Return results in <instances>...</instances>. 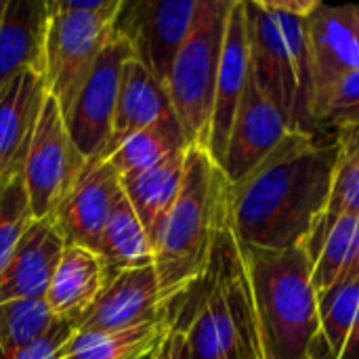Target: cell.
<instances>
[{
    "mask_svg": "<svg viewBox=\"0 0 359 359\" xmlns=\"http://www.w3.org/2000/svg\"><path fill=\"white\" fill-rule=\"evenodd\" d=\"M337 156V137L288 133L255 170L231 183L236 240L265 250L305 246L326 215Z\"/></svg>",
    "mask_w": 359,
    "mask_h": 359,
    "instance_id": "cell-1",
    "label": "cell"
},
{
    "mask_svg": "<svg viewBox=\"0 0 359 359\" xmlns=\"http://www.w3.org/2000/svg\"><path fill=\"white\" fill-rule=\"evenodd\" d=\"M229 191L223 168L210 154L191 145L181 191L154 240V269L166 309L206 276L212 252L229 225Z\"/></svg>",
    "mask_w": 359,
    "mask_h": 359,
    "instance_id": "cell-2",
    "label": "cell"
},
{
    "mask_svg": "<svg viewBox=\"0 0 359 359\" xmlns=\"http://www.w3.org/2000/svg\"><path fill=\"white\" fill-rule=\"evenodd\" d=\"M240 255L250 282L261 359H328L305 246L265 250L240 244Z\"/></svg>",
    "mask_w": 359,
    "mask_h": 359,
    "instance_id": "cell-3",
    "label": "cell"
},
{
    "mask_svg": "<svg viewBox=\"0 0 359 359\" xmlns=\"http://www.w3.org/2000/svg\"><path fill=\"white\" fill-rule=\"evenodd\" d=\"M175 326L185 332L191 359H261L250 282L231 223L206 276L177 303Z\"/></svg>",
    "mask_w": 359,
    "mask_h": 359,
    "instance_id": "cell-4",
    "label": "cell"
},
{
    "mask_svg": "<svg viewBox=\"0 0 359 359\" xmlns=\"http://www.w3.org/2000/svg\"><path fill=\"white\" fill-rule=\"evenodd\" d=\"M318 0H244L250 74L261 93L284 114L290 133H320L305 19Z\"/></svg>",
    "mask_w": 359,
    "mask_h": 359,
    "instance_id": "cell-5",
    "label": "cell"
},
{
    "mask_svg": "<svg viewBox=\"0 0 359 359\" xmlns=\"http://www.w3.org/2000/svg\"><path fill=\"white\" fill-rule=\"evenodd\" d=\"M120 6L122 0H48L42 78L63 118L116 36Z\"/></svg>",
    "mask_w": 359,
    "mask_h": 359,
    "instance_id": "cell-6",
    "label": "cell"
},
{
    "mask_svg": "<svg viewBox=\"0 0 359 359\" xmlns=\"http://www.w3.org/2000/svg\"><path fill=\"white\" fill-rule=\"evenodd\" d=\"M233 0H198L191 29L172 63L166 93L191 145L208 147L219 63Z\"/></svg>",
    "mask_w": 359,
    "mask_h": 359,
    "instance_id": "cell-7",
    "label": "cell"
},
{
    "mask_svg": "<svg viewBox=\"0 0 359 359\" xmlns=\"http://www.w3.org/2000/svg\"><path fill=\"white\" fill-rule=\"evenodd\" d=\"M86 164L69 137L59 103L46 93L23 164V181L34 221L55 217Z\"/></svg>",
    "mask_w": 359,
    "mask_h": 359,
    "instance_id": "cell-8",
    "label": "cell"
},
{
    "mask_svg": "<svg viewBox=\"0 0 359 359\" xmlns=\"http://www.w3.org/2000/svg\"><path fill=\"white\" fill-rule=\"evenodd\" d=\"M196 8L198 0H122L118 11L116 34L164 88Z\"/></svg>",
    "mask_w": 359,
    "mask_h": 359,
    "instance_id": "cell-9",
    "label": "cell"
},
{
    "mask_svg": "<svg viewBox=\"0 0 359 359\" xmlns=\"http://www.w3.org/2000/svg\"><path fill=\"white\" fill-rule=\"evenodd\" d=\"M305 36L316 122L320 105L337 84L359 72V4L332 6L318 2L305 19Z\"/></svg>",
    "mask_w": 359,
    "mask_h": 359,
    "instance_id": "cell-10",
    "label": "cell"
},
{
    "mask_svg": "<svg viewBox=\"0 0 359 359\" xmlns=\"http://www.w3.org/2000/svg\"><path fill=\"white\" fill-rule=\"evenodd\" d=\"M135 57L122 36H114L65 116L69 137L86 162L103 160L111 137V122L124 63Z\"/></svg>",
    "mask_w": 359,
    "mask_h": 359,
    "instance_id": "cell-11",
    "label": "cell"
},
{
    "mask_svg": "<svg viewBox=\"0 0 359 359\" xmlns=\"http://www.w3.org/2000/svg\"><path fill=\"white\" fill-rule=\"evenodd\" d=\"M177 309H166L154 265L111 276L93 305L72 324L74 337H103L156 322Z\"/></svg>",
    "mask_w": 359,
    "mask_h": 359,
    "instance_id": "cell-12",
    "label": "cell"
},
{
    "mask_svg": "<svg viewBox=\"0 0 359 359\" xmlns=\"http://www.w3.org/2000/svg\"><path fill=\"white\" fill-rule=\"evenodd\" d=\"M288 133L290 126L284 114L261 93L252 74H248L221 162L227 181H242L282 143Z\"/></svg>",
    "mask_w": 359,
    "mask_h": 359,
    "instance_id": "cell-13",
    "label": "cell"
},
{
    "mask_svg": "<svg viewBox=\"0 0 359 359\" xmlns=\"http://www.w3.org/2000/svg\"><path fill=\"white\" fill-rule=\"evenodd\" d=\"M122 196L118 170L107 160L88 162L53 217L65 244L97 252L101 233Z\"/></svg>",
    "mask_w": 359,
    "mask_h": 359,
    "instance_id": "cell-14",
    "label": "cell"
},
{
    "mask_svg": "<svg viewBox=\"0 0 359 359\" xmlns=\"http://www.w3.org/2000/svg\"><path fill=\"white\" fill-rule=\"evenodd\" d=\"M63 248L65 240L53 219L34 221L0 271V305L44 299Z\"/></svg>",
    "mask_w": 359,
    "mask_h": 359,
    "instance_id": "cell-15",
    "label": "cell"
},
{
    "mask_svg": "<svg viewBox=\"0 0 359 359\" xmlns=\"http://www.w3.org/2000/svg\"><path fill=\"white\" fill-rule=\"evenodd\" d=\"M250 74V57H248V34H246V11L244 0H233L227 17L223 53L219 63L217 76V90H215V107H212V122H210V137L206 151L210 158L221 166L229 128L244 93L246 80Z\"/></svg>",
    "mask_w": 359,
    "mask_h": 359,
    "instance_id": "cell-16",
    "label": "cell"
},
{
    "mask_svg": "<svg viewBox=\"0 0 359 359\" xmlns=\"http://www.w3.org/2000/svg\"><path fill=\"white\" fill-rule=\"evenodd\" d=\"M44 97V78L29 69L0 90V179L23 175Z\"/></svg>",
    "mask_w": 359,
    "mask_h": 359,
    "instance_id": "cell-17",
    "label": "cell"
},
{
    "mask_svg": "<svg viewBox=\"0 0 359 359\" xmlns=\"http://www.w3.org/2000/svg\"><path fill=\"white\" fill-rule=\"evenodd\" d=\"M168 118H177V116L172 111L166 88L151 76V72L141 61L130 57L122 69L116 111L111 122V137L105 147L103 160H107L133 135Z\"/></svg>",
    "mask_w": 359,
    "mask_h": 359,
    "instance_id": "cell-18",
    "label": "cell"
},
{
    "mask_svg": "<svg viewBox=\"0 0 359 359\" xmlns=\"http://www.w3.org/2000/svg\"><path fill=\"white\" fill-rule=\"evenodd\" d=\"M48 0H6L0 21V90L21 72L44 74Z\"/></svg>",
    "mask_w": 359,
    "mask_h": 359,
    "instance_id": "cell-19",
    "label": "cell"
},
{
    "mask_svg": "<svg viewBox=\"0 0 359 359\" xmlns=\"http://www.w3.org/2000/svg\"><path fill=\"white\" fill-rule=\"evenodd\" d=\"M105 282L107 271L95 250L65 244L44 303L55 320L74 324L93 305Z\"/></svg>",
    "mask_w": 359,
    "mask_h": 359,
    "instance_id": "cell-20",
    "label": "cell"
},
{
    "mask_svg": "<svg viewBox=\"0 0 359 359\" xmlns=\"http://www.w3.org/2000/svg\"><path fill=\"white\" fill-rule=\"evenodd\" d=\"M187 151H189V147L170 154L168 158H164L162 162H158L149 168H141V170L120 177L122 194L128 200V204L133 206L141 225L145 227L151 248H154V240H156L168 210L172 208V204L181 191L183 177H185Z\"/></svg>",
    "mask_w": 359,
    "mask_h": 359,
    "instance_id": "cell-21",
    "label": "cell"
},
{
    "mask_svg": "<svg viewBox=\"0 0 359 359\" xmlns=\"http://www.w3.org/2000/svg\"><path fill=\"white\" fill-rule=\"evenodd\" d=\"M305 250L311 259V282L320 297L359 269V217H322Z\"/></svg>",
    "mask_w": 359,
    "mask_h": 359,
    "instance_id": "cell-22",
    "label": "cell"
},
{
    "mask_svg": "<svg viewBox=\"0 0 359 359\" xmlns=\"http://www.w3.org/2000/svg\"><path fill=\"white\" fill-rule=\"evenodd\" d=\"M328 359H359V269L318 297Z\"/></svg>",
    "mask_w": 359,
    "mask_h": 359,
    "instance_id": "cell-23",
    "label": "cell"
},
{
    "mask_svg": "<svg viewBox=\"0 0 359 359\" xmlns=\"http://www.w3.org/2000/svg\"><path fill=\"white\" fill-rule=\"evenodd\" d=\"M177 313H168L156 322L103 337H69L59 359H145L156 353L168 337ZM74 332V330H72Z\"/></svg>",
    "mask_w": 359,
    "mask_h": 359,
    "instance_id": "cell-24",
    "label": "cell"
},
{
    "mask_svg": "<svg viewBox=\"0 0 359 359\" xmlns=\"http://www.w3.org/2000/svg\"><path fill=\"white\" fill-rule=\"evenodd\" d=\"M97 255L103 261L107 280L122 271L154 265V248L149 236L124 196L116 204L101 233Z\"/></svg>",
    "mask_w": 359,
    "mask_h": 359,
    "instance_id": "cell-25",
    "label": "cell"
},
{
    "mask_svg": "<svg viewBox=\"0 0 359 359\" xmlns=\"http://www.w3.org/2000/svg\"><path fill=\"white\" fill-rule=\"evenodd\" d=\"M191 147L185 130L181 128L177 118H168L158 122L130 139H126L109 158L107 162L118 170V175H128L141 168H149L175 151Z\"/></svg>",
    "mask_w": 359,
    "mask_h": 359,
    "instance_id": "cell-26",
    "label": "cell"
},
{
    "mask_svg": "<svg viewBox=\"0 0 359 359\" xmlns=\"http://www.w3.org/2000/svg\"><path fill=\"white\" fill-rule=\"evenodd\" d=\"M53 324L44 299L0 305V359H17Z\"/></svg>",
    "mask_w": 359,
    "mask_h": 359,
    "instance_id": "cell-27",
    "label": "cell"
},
{
    "mask_svg": "<svg viewBox=\"0 0 359 359\" xmlns=\"http://www.w3.org/2000/svg\"><path fill=\"white\" fill-rule=\"evenodd\" d=\"M334 137L339 143V156L324 217H359V124L337 130Z\"/></svg>",
    "mask_w": 359,
    "mask_h": 359,
    "instance_id": "cell-28",
    "label": "cell"
},
{
    "mask_svg": "<svg viewBox=\"0 0 359 359\" xmlns=\"http://www.w3.org/2000/svg\"><path fill=\"white\" fill-rule=\"evenodd\" d=\"M34 223L23 175L0 179V271Z\"/></svg>",
    "mask_w": 359,
    "mask_h": 359,
    "instance_id": "cell-29",
    "label": "cell"
},
{
    "mask_svg": "<svg viewBox=\"0 0 359 359\" xmlns=\"http://www.w3.org/2000/svg\"><path fill=\"white\" fill-rule=\"evenodd\" d=\"M355 124H359V72L337 84L316 114V126L320 133H337Z\"/></svg>",
    "mask_w": 359,
    "mask_h": 359,
    "instance_id": "cell-30",
    "label": "cell"
},
{
    "mask_svg": "<svg viewBox=\"0 0 359 359\" xmlns=\"http://www.w3.org/2000/svg\"><path fill=\"white\" fill-rule=\"evenodd\" d=\"M72 330L74 328H72L69 322L55 320V324L17 359H59L63 345L72 337Z\"/></svg>",
    "mask_w": 359,
    "mask_h": 359,
    "instance_id": "cell-31",
    "label": "cell"
},
{
    "mask_svg": "<svg viewBox=\"0 0 359 359\" xmlns=\"http://www.w3.org/2000/svg\"><path fill=\"white\" fill-rule=\"evenodd\" d=\"M154 359H191L189 353V343L187 337L181 328L172 326V330L168 332V337L162 341L160 349L156 351Z\"/></svg>",
    "mask_w": 359,
    "mask_h": 359,
    "instance_id": "cell-32",
    "label": "cell"
},
{
    "mask_svg": "<svg viewBox=\"0 0 359 359\" xmlns=\"http://www.w3.org/2000/svg\"><path fill=\"white\" fill-rule=\"evenodd\" d=\"M4 4H6V0H0V21H2V13H4Z\"/></svg>",
    "mask_w": 359,
    "mask_h": 359,
    "instance_id": "cell-33",
    "label": "cell"
},
{
    "mask_svg": "<svg viewBox=\"0 0 359 359\" xmlns=\"http://www.w3.org/2000/svg\"><path fill=\"white\" fill-rule=\"evenodd\" d=\"M154 355H156V353H151V355H147V358H145V359H154Z\"/></svg>",
    "mask_w": 359,
    "mask_h": 359,
    "instance_id": "cell-34",
    "label": "cell"
}]
</instances>
